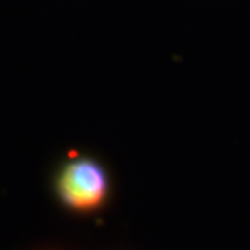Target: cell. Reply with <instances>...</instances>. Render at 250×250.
Instances as JSON below:
<instances>
[{"mask_svg":"<svg viewBox=\"0 0 250 250\" xmlns=\"http://www.w3.org/2000/svg\"><path fill=\"white\" fill-rule=\"evenodd\" d=\"M56 190L59 199L68 208L82 213L95 210L107 196L106 171L89 159L70 161L57 175Z\"/></svg>","mask_w":250,"mask_h":250,"instance_id":"6da1fadb","label":"cell"}]
</instances>
